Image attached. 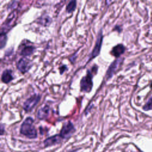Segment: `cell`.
I'll return each instance as SVG.
<instances>
[{
  "label": "cell",
  "instance_id": "7",
  "mask_svg": "<svg viewBox=\"0 0 152 152\" xmlns=\"http://www.w3.org/2000/svg\"><path fill=\"white\" fill-rule=\"evenodd\" d=\"M123 59H124L122 58H118L110 64V65L108 67V69L106 71L105 75V77L107 80L110 79L113 77L114 73L117 70L119 66L122 64Z\"/></svg>",
  "mask_w": 152,
  "mask_h": 152
},
{
  "label": "cell",
  "instance_id": "13",
  "mask_svg": "<svg viewBox=\"0 0 152 152\" xmlns=\"http://www.w3.org/2000/svg\"><path fill=\"white\" fill-rule=\"evenodd\" d=\"M13 77L12 75V71L10 69H5L3 71L1 76V80L4 83H8L11 80H13Z\"/></svg>",
  "mask_w": 152,
  "mask_h": 152
},
{
  "label": "cell",
  "instance_id": "18",
  "mask_svg": "<svg viewBox=\"0 0 152 152\" xmlns=\"http://www.w3.org/2000/svg\"><path fill=\"white\" fill-rule=\"evenodd\" d=\"M67 69V66L65 65H63L62 66H61L59 68V70H60V74H62L64 73V72Z\"/></svg>",
  "mask_w": 152,
  "mask_h": 152
},
{
  "label": "cell",
  "instance_id": "9",
  "mask_svg": "<svg viewBox=\"0 0 152 152\" xmlns=\"http://www.w3.org/2000/svg\"><path fill=\"white\" fill-rule=\"evenodd\" d=\"M62 140L63 139L59 135V134H56L45 140V141H43V144L45 147H50L52 145H55L56 144H59L60 142H61Z\"/></svg>",
  "mask_w": 152,
  "mask_h": 152
},
{
  "label": "cell",
  "instance_id": "19",
  "mask_svg": "<svg viewBox=\"0 0 152 152\" xmlns=\"http://www.w3.org/2000/svg\"><path fill=\"white\" fill-rule=\"evenodd\" d=\"M1 135H2V134H3V133H4V132H3V131H4L3 130H4V129H3V125H2V124L1 125Z\"/></svg>",
  "mask_w": 152,
  "mask_h": 152
},
{
  "label": "cell",
  "instance_id": "10",
  "mask_svg": "<svg viewBox=\"0 0 152 152\" xmlns=\"http://www.w3.org/2000/svg\"><path fill=\"white\" fill-rule=\"evenodd\" d=\"M50 112V107L48 105H45L37 112V117L40 120H45L48 118Z\"/></svg>",
  "mask_w": 152,
  "mask_h": 152
},
{
  "label": "cell",
  "instance_id": "3",
  "mask_svg": "<svg viewBox=\"0 0 152 152\" xmlns=\"http://www.w3.org/2000/svg\"><path fill=\"white\" fill-rule=\"evenodd\" d=\"M17 16V12L16 10H13L7 17L5 21L1 26V34H6L7 32L14 26Z\"/></svg>",
  "mask_w": 152,
  "mask_h": 152
},
{
  "label": "cell",
  "instance_id": "16",
  "mask_svg": "<svg viewBox=\"0 0 152 152\" xmlns=\"http://www.w3.org/2000/svg\"><path fill=\"white\" fill-rule=\"evenodd\" d=\"M142 109L145 111H148L150 110H152V97H151L147 102L142 107Z\"/></svg>",
  "mask_w": 152,
  "mask_h": 152
},
{
  "label": "cell",
  "instance_id": "14",
  "mask_svg": "<svg viewBox=\"0 0 152 152\" xmlns=\"http://www.w3.org/2000/svg\"><path fill=\"white\" fill-rule=\"evenodd\" d=\"M77 6V2L75 1H71L69 2V3L67 4L66 7V11L68 13H71L72 12Z\"/></svg>",
  "mask_w": 152,
  "mask_h": 152
},
{
  "label": "cell",
  "instance_id": "5",
  "mask_svg": "<svg viewBox=\"0 0 152 152\" xmlns=\"http://www.w3.org/2000/svg\"><path fill=\"white\" fill-rule=\"evenodd\" d=\"M75 132V128L71 121L64 124L59 132V135L62 139H68Z\"/></svg>",
  "mask_w": 152,
  "mask_h": 152
},
{
  "label": "cell",
  "instance_id": "8",
  "mask_svg": "<svg viewBox=\"0 0 152 152\" xmlns=\"http://www.w3.org/2000/svg\"><path fill=\"white\" fill-rule=\"evenodd\" d=\"M31 62L26 58H20L17 63V69L23 74L27 72L31 67Z\"/></svg>",
  "mask_w": 152,
  "mask_h": 152
},
{
  "label": "cell",
  "instance_id": "12",
  "mask_svg": "<svg viewBox=\"0 0 152 152\" xmlns=\"http://www.w3.org/2000/svg\"><path fill=\"white\" fill-rule=\"evenodd\" d=\"M125 47L122 44H118L112 48L110 53L115 57L118 58L122 54H123L125 52Z\"/></svg>",
  "mask_w": 152,
  "mask_h": 152
},
{
  "label": "cell",
  "instance_id": "4",
  "mask_svg": "<svg viewBox=\"0 0 152 152\" xmlns=\"http://www.w3.org/2000/svg\"><path fill=\"white\" fill-rule=\"evenodd\" d=\"M40 100V96L39 94H34L27 99L23 103V109L27 112L31 111L37 104Z\"/></svg>",
  "mask_w": 152,
  "mask_h": 152
},
{
  "label": "cell",
  "instance_id": "20",
  "mask_svg": "<svg viewBox=\"0 0 152 152\" xmlns=\"http://www.w3.org/2000/svg\"><path fill=\"white\" fill-rule=\"evenodd\" d=\"M150 87H151V88H152V83H151V85H150Z\"/></svg>",
  "mask_w": 152,
  "mask_h": 152
},
{
  "label": "cell",
  "instance_id": "1",
  "mask_svg": "<svg viewBox=\"0 0 152 152\" xmlns=\"http://www.w3.org/2000/svg\"><path fill=\"white\" fill-rule=\"evenodd\" d=\"M98 66L96 65L93 66L90 69H88L87 74L80 81V90L83 92L88 93L93 88V77L97 72Z\"/></svg>",
  "mask_w": 152,
  "mask_h": 152
},
{
  "label": "cell",
  "instance_id": "2",
  "mask_svg": "<svg viewBox=\"0 0 152 152\" xmlns=\"http://www.w3.org/2000/svg\"><path fill=\"white\" fill-rule=\"evenodd\" d=\"M34 120L31 117H27L20 126V132L28 138L34 139L37 137V132L33 125Z\"/></svg>",
  "mask_w": 152,
  "mask_h": 152
},
{
  "label": "cell",
  "instance_id": "11",
  "mask_svg": "<svg viewBox=\"0 0 152 152\" xmlns=\"http://www.w3.org/2000/svg\"><path fill=\"white\" fill-rule=\"evenodd\" d=\"M35 47L32 45H24L20 50V55L24 58L31 55L34 52Z\"/></svg>",
  "mask_w": 152,
  "mask_h": 152
},
{
  "label": "cell",
  "instance_id": "6",
  "mask_svg": "<svg viewBox=\"0 0 152 152\" xmlns=\"http://www.w3.org/2000/svg\"><path fill=\"white\" fill-rule=\"evenodd\" d=\"M103 33H102V30L101 29L97 34L96 41L95 43L94 47L91 52V53L90 54L89 60L88 62H89L90 60H91L92 59L96 58L97 56H98L100 53L101 47H102V40H103Z\"/></svg>",
  "mask_w": 152,
  "mask_h": 152
},
{
  "label": "cell",
  "instance_id": "15",
  "mask_svg": "<svg viewBox=\"0 0 152 152\" xmlns=\"http://www.w3.org/2000/svg\"><path fill=\"white\" fill-rule=\"evenodd\" d=\"M51 21L52 20L49 16H42L39 20V23H40V24L45 26L50 24Z\"/></svg>",
  "mask_w": 152,
  "mask_h": 152
},
{
  "label": "cell",
  "instance_id": "17",
  "mask_svg": "<svg viewBox=\"0 0 152 152\" xmlns=\"http://www.w3.org/2000/svg\"><path fill=\"white\" fill-rule=\"evenodd\" d=\"M7 40V37L6 34H1L0 36V47L1 49H2L6 45Z\"/></svg>",
  "mask_w": 152,
  "mask_h": 152
}]
</instances>
